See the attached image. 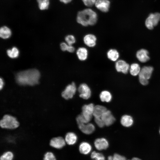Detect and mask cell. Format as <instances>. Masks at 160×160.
Here are the masks:
<instances>
[{"label": "cell", "instance_id": "obj_14", "mask_svg": "<svg viewBox=\"0 0 160 160\" xmlns=\"http://www.w3.org/2000/svg\"><path fill=\"white\" fill-rule=\"evenodd\" d=\"M80 130L84 133L87 135L90 134L95 131V127L92 123H88L78 124Z\"/></svg>", "mask_w": 160, "mask_h": 160}, {"label": "cell", "instance_id": "obj_7", "mask_svg": "<svg viewBox=\"0 0 160 160\" xmlns=\"http://www.w3.org/2000/svg\"><path fill=\"white\" fill-rule=\"evenodd\" d=\"M65 139L60 136L54 137L49 141V145L52 147L57 149H60L63 148L66 145Z\"/></svg>", "mask_w": 160, "mask_h": 160}, {"label": "cell", "instance_id": "obj_23", "mask_svg": "<svg viewBox=\"0 0 160 160\" xmlns=\"http://www.w3.org/2000/svg\"><path fill=\"white\" fill-rule=\"evenodd\" d=\"M12 35L10 29L6 26L1 27L0 29V36L3 39H6L9 38Z\"/></svg>", "mask_w": 160, "mask_h": 160}, {"label": "cell", "instance_id": "obj_8", "mask_svg": "<svg viewBox=\"0 0 160 160\" xmlns=\"http://www.w3.org/2000/svg\"><path fill=\"white\" fill-rule=\"evenodd\" d=\"M78 91L79 94V97L84 99H88L91 97V89L86 84H81L79 87Z\"/></svg>", "mask_w": 160, "mask_h": 160}, {"label": "cell", "instance_id": "obj_2", "mask_svg": "<svg viewBox=\"0 0 160 160\" xmlns=\"http://www.w3.org/2000/svg\"><path fill=\"white\" fill-rule=\"evenodd\" d=\"M97 20L96 13L89 8L79 11L77 15V22L84 26L93 25L96 23Z\"/></svg>", "mask_w": 160, "mask_h": 160}, {"label": "cell", "instance_id": "obj_4", "mask_svg": "<svg viewBox=\"0 0 160 160\" xmlns=\"http://www.w3.org/2000/svg\"><path fill=\"white\" fill-rule=\"evenodd\" d=\"M160 21V13L156 12L150 14L146 19L145 24L149 30H152L156 26Z\"/></svg>", "mask_w": 160, "mask_h": 160}, {"label": "cell", "instance_id": "obj_6", "mask_svg": "<svg viewBox=\"0 0 160 160\" xmlns=\"http://www.w3.org/2000/svg\"><path fill=\"white\" fill-rule=\"evenodd\" d=\"M76 90V84L74 82L68 85L62 92V97L66 100L71 99L75 94Z\"/></svg>", "mask_w": 160, "mask_h": 160}, {"label": "cell", "instance_id": "obj_32", "mask_svg": "<svg viewBox=\"0 0 160 160\" xmlns=\"http://www.w3.org/2000/svg\"><path fill=\"white\" fill-rule=\"evenodd\" d=\"M94 120L96 124L100 127H103L105 125L101 117H95Z\"/></svg>", "mask_w": 160, "mask_h": 160}, {"label": "cell", "instance_id": "obj_20", "mask_svg": "<svg viewBox=\"0 0 160 160\" xmlns=\"http://www.w3.org/2000/svg\"><path fill=\"white\" fill-rule=\"evenodd\" d=\"M120 122L121 124L123 126L125 127H129L133 124V120L130 116L125 115L121 117Z\"/></svg>", "mask_w": 160, "mask_h": 160}, {"label": "cell", "instance_id": "obj_22", "mask_svg": "<svg viewBox=\"0 0 160 160\" xmlns=\"http://www.w3.org/2000/svg\"><path fill=\"white\" fill-rule=\"evenodd\" d=\"M107 55L109 60L112 61H116L118 59L119 54L117 50L111 49L107 52Z\"/></svg>", "mask_w": 160, "mask_h": 160}, {"label": "cell", "instance_id": "obj_38", "mask_svg": "<svg viewBox=\"0 0 160 160\" xmlns=\"http://www.w3.org/2000/svg\"><path fill=\"white\" fill-rule=\"evenodd\" d=\"M0 89L1 90L3 88L4 84V80L1 78H0Z\"/></svg>", "mask_w": 160, "mask_h": 160}, {"label": "cell", "instance_id": "obj_27", "mask_svg": "<svg viewBox=\"0 0 160 160\" xmlns=\"http://www.w3.org/2000/svg\"><path fill=\"white\" fill-rule=\"evenodd\" d=\"M14 157L13 152L10 151H7L0 156V160H13Z\"/></svg>", "mask_w": 160, "mask_h": 160}, {"label": "cell", "instance_id": "obj_11", "mask_svg": "<svg viewBox=\"0 0 160 160\" xmlns=\"http://www.w3.org/2000/svg\"><path fill=\"white\" fill-rule=\"evenodd\" d=\"M94 145L95 148L98 150L102 151L106 149L109 147V143L108 140L103 137L96 139Z\"/></svg>", "mask_w": 160, "mask_h": 160}, {"label": "cell", "instance_id": "obj_35", "mask_svg": "<svg viewBox=\"0 0 160 160\" xmlns=\"http://www.w3.org/2000/svg\"><path fill=\"white\" fill-rule=\"evenodd\" d=\"M113 156L118 158L119 160H126V159L125 156L116 153Z\"/></svg>", "mask_w": 160, "mask_h": 160}, {"label": "cell", "instance_id": "obj_10", "mask_svg": "<svg viewBox=\"0 0 160 160\" xmlns=\"http://www.w3.org/2000/svg\"><path fill=\"white\" fill-rule=\"evenodd\" d=\"M115 67L117 72L124 74L127 73L130 68L129 64L123 60L117 61L115 63Z\"/></svg>", "mask_w": 160, "mask_h": 160}, {"label": "cell", "instance_id": "obj_5", "mask_svg": "<svg viewBox=\"0 0 160 160\" xmlns=\"http://www.w3.org/2000/svg\"><path fill=\"white\" fill-rule=\"evenodd\" d=\"M94 107L92 103L84 105L82 107L81 114L88 123L91 121L93 116Z\"/></svg>", "mask_w": 160, "mask_h": 160}, {"label": "cell", "instance_id": "obj_26", "mask_svg": "<svg viewBox=\"0 0 160 160\" xmlns=\"http://www.w3.org/2000/svg\"><path fill=\"white\" fill-rule=\"evenodd\" d=\"M7 52L8 56L11 58H16L19 55V50L15 47H13L11 49H8Z\"/></svg>", "mask_w": 160, "mask_h": 160}, {"label": "cell", "instance_id": "obj_25", "mask_svg": "<svg viewBox=\"0 0 160 160\" xmlns=\"http://www.w3.org/2000/svg\"><path fill=\"white\" fill-rule=\"evenodd\" d=\"M141 70L140 65L137 63H133L130 66L129 71L130 74L134 76L138 75Z\"/></svg>", "mask_w": 160, "mask_h": 160}, {"label": "cell", "instance_id": "obj_33", "mask_svg": "<svg viewBox=\"0 0 160 160\" xmlns=\"http://www.w3.org/2000/svg\"><path fill=\"white\" fill-rule=\"evenodd\" d=\"M97 0H82L84 5L88 7L93 6L95 4Z\"/></svg>", "mask_w": 160, "mask_h": 160}, {"label": "cell", "instance_id": "obj_21", "mask_svg": "<svg viewBox=\"0 0 160 160\" xmlns=\"http://www.w3.org/2000/svg\"><path fill=\"white\" fill-rule=\"evenodd\" d=\"M107 110L105 106L97 105L95 106L93 116L94 117H101L103 114Z\"/></svg>", "mask_w": 160, "mask_h": 160}, {"label": "cell", "instance_id": "obj_12", "mask_svg": "<svg viewBox=\"0 0 160 160\" xmlns=\"http://www.w3.org/2000/svg\"><path fill=\"white\" fill-rule=\"evenodd\" d=\"M101 117L105 125L108 126L113 124L116 120L111 111L107 110L103 114Z\"/></svg>", "mask_w": 160, "mask_h": 160}, {"label": "cell", "instance_id": "obj_13", "mask_svg": "<svg viewBox=\"0 0 160 160\" xmlns=\"http://www.w3.org/2000/svg\"><path fill=\"white\" fill-rule=\"evenodd\" d=\"M110 2L108 0H97L95 6L96 7L102 12H107L109 9Z\"/></svg>", "mask_w": 160, "mask_h": 160}, {"label": "cell", "instance_id": "obj_3", "mask_svg": "<svg viewBox=\"0 0 160 160\" xmlns=\"http://www.w3.org/2000/svg\"><path fill=\"white\" fill-rule=\"evenodd\" d=\"M19 125V122L15 117L8 114L4 115L0 121L1 127L4 129H14L18 127Z\"/></svg>", "mask_w": 160, "mask_h": 160}, {"label": "cell", "instance_id": "obj_24", "mask_svg": "<svg viewBox=\"0 0 160 160\" xmlns=\"http://www.w3.org/2000/svg\"><path fill=\"white\" fill-rule=\"evenodd\" d=\"M100 98L102 102H109L111 100L112 95L109 91L107 90H104L100 93Z\"/></svg>", "mask_w": 160, "mask_h": 160}, {"label": "cell", "instance_id": "obj_16", "mask_svg": "<svg viewBox=\"0 0 160 160\" xmlns=\"http://www.w3.org/2000/svg\"><path fill=\"white\" fill-rule=\"evenodd\" d=\"M148 51L144 49L138 50L136 53V56L138 60L142 63H145L150 59Z\"/></svg>", "mask_w": 160, "mask_h": 160}, {"label": "cell", "instance_id": "obj_34", "mask_svg": "<svg viewBox=\"0 0 160 160\" xmlns=\"http://www.w3.org/2000/svg\"><path fill=\"white\" fill-rule=\"evenodd\" d=\"M68 45L66 43L62 42L60 44V47L62 50L63 51H67Z\"/></svg>", "mask_w": 160, "mask_h": 160}, {"label": "cell", "instance_id": "obj_31", "mask_svg": "<svg viewBox=\"0 0 160 160\" xmlns=\"http://www.w3.org/2000/svg\"><path fill=\"white\" fill-rule=\"evenodd\" d=\"M66 43L68 45H72L76 41V39L74 36L72 35H67L65 38Z\"/></svg>", "mask_w": 160, "mask_h": 160}, {"label": "cell", "instance_id": "obj_1", "mask_svg": "<svg viewBox=\"0 0 160 160\" xmlns=\"http://www.w3.org/2000/svg\"><path fill=\"white\" fill-rule=\"evenodd\" d=\"M40 73L37 69H33L20 72L15 76L17 82L22 85L33 86L38 83Z\"/></svg>", "mask_w": 160, "mask_h": 160}, {"label": "cell", "instance_id": "obj_37", "mask_svg": "<svg viewBox=\"0 0 160 160\" xmlns=\"http://www.w3.org/2000/svg\"><path fill=\"white\" fill-rule=\"evenodd\" d=\"M107 160H119L114 156H109L108 157Z\"/></svg>", "mask_w": 160, "mask_h": 160}, {"label": "cell", "instance_id": "obj_17", "mask_svg": "<svg viewBox=\"0 0 160 160\" xmlns=\"http://www.w3.org/2000/svg\"><path fill=\"white\" fill-rule=\"evenodd\" d=\"M92 147L88 143L83 142L81 143L79 146V152L84 155H87L89 154L92 151Z\"/></svg>", "mask_w": 160, "mask_h": 160}, {"label": "cell", "instance_id": "obj_29", "mask_svg": "<svg viewBox=\"0 0 160 160\" xmlns=\"http://www.w3.org/2000/svg\"><path fill=\"white\" fill-rule=\"evenodd\" d=\"M91 157L92 160H105V157L102 153L95 151L91 153Z\"/></svg>", "mask_w": 160, "mask_h": 160}, {"label": "cell", "instance_id": "obj_30", "mask_svg": "<svg viewBox=\"0 0 160 160\" xmlns=\"http://www.w3.org/2000/svg\"><path fill=\"white\" fill-rule=\"evenodd\" d=\"M43 160H57V159L53 152L48 151L44 153Z\"/></svg>", "mask_w": 160, "mask_h": 160}, {"label": "cell", "instance_id": "obj_9", "mask_svg": "<svg viewBox=\"0 0 160 160\" xmlns=\"http://www.w3.org/2000/svg\"><path fill=\"white\" fill-rule=\"evenodd\" d=\"M153 68L150 66H144L141 69L138 75L139 79H144L147 80L150 78Z\"/></svg>", "mask_w": 160, "mask_h": 160}, {"label": "cell", "instance_id": "obj_15", "mask_svg": "<svg viewBox=\"0 0 160 160\" xmlns=\"http://www.w3.org/2000/svg\"><path fill=\"white\" fill-rule=\"evenodd\" d=\"M97 40L95 36L92 34H86L83 38L84 43L86 46L90 47H93L95 46Z\"/></svg>", "mask_w": 160, "mask_h": 160}, {"label": "cell", "instance_id": "obj_18", "mask_svg": "<svg viewBox=\"0 0 160 160\" xmlns=\"http://www.w3.org/2000/svg\"><path fill=\"white\" fill-rule=\"evenodd\" d=\"M76 54L79 60L84 61L87 58L88 51L87 49L84 47H80L76 50Z\"/></svg>", "mask_w": 160, "mask_h": 160}, {"label": "cell", "instance_id": "obj_36", "mask_svg": "<svg viewBox=\"0 0 160 160\" xmlns=\"http://www.w3.org/2000/svg\"><path fill=\"white\" fill-rule=\"evenodd\" d=\"M75 50V49L72 45H68L67 51L70 53H73Z\"/></svg>", "mask_w": 160, "mask_h": 160}, {"label": "cell", "instance_id": "obj_41", "mask_svg": "<svg viewBox=\"0 0 160 160\" xmlns=\"http://www.w3.org/2000/svg\"><path fill=\"white\" fill-rule=\"evenodd\" d=\"M159 133H160V130H159Z\"/></svg>", "mask_w": 160, "mask_h": 160}, {"label": "cell", "instance_id": "obj_40", "mask_svg": "<svg viewBox=\"0 0 160 160\" xmlns=\"http://www.w3.org/2000/svg\"><path fill=\"white\" fill-rule=\"evenodd\" d=\"M131 160H141L140 159L138 158H137V157H134L133 158H132V159H131Z\"/></svg>", "mask_w": 160, "mask_h": 160}, {"label": "cell", "instance_id": "obj_39", "mask_svg": "<svg viewBox=\"0 0 160 160\" xmlns=\"http://www.w3.org/2000/svg\"><path fill=\"white\" fill-rule=\"evenodd\" d=\"M59 1L65 4H67L72 1V0H59Z\"/></svg>", "mask_w": 160, "mask_h": 160}, {"label": "cell", "instance_id": "obj_19", "mask_svg": "<svg viewBox=\"0 0 160 160\" xmlns=\"http://www.w3.org/2000/svg\"><path fill=\"white\" fill-rule=\"evenodd\" d=\"M66 143L69 145H73L75 144L77 140V137L74 132H69L65 135V137Z\"/></svg>", "mask_w": 160, "mask_h": 160}, {"label": "cell", "instance_id": "obj_28", "mask_svg": "<svg viewBox=\"0 0 160 160\" xmlns=\"http://www.w3.org/2000/svg\"><path fill=\"white\" fill-rule=\"evenodd\" d=\"M39 9L42 10L47 9L50 4L49 0H36Z\"/></svg>", "mask_w": 160, "mask_h": 160}]
</instances>
